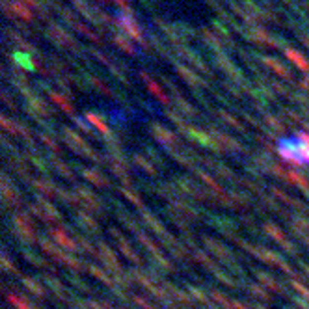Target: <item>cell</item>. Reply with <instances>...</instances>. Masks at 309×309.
<instances>
[{
    "instance_id": "1",
    "label": "cell",
    "mask_w": 309,
    "mask_h": 309,
    "mask_svg": "<svg viewBox=\"0 0 309 309\" xmlns=\"http://www.w3.org/2000/svg\"><path fill=\"white\" fill-rule=\"evenodd\" d=\"M114 23H116V25L119 26V30L125 32L129 37H133V39H136V41H142L143 39L142 30H140L138 23L131 17V13H125V11L117 13V15L114 17Z\"/></svg>"
},
{
    "instance_id": "2",
    "label": "cell",
    "mask_w": 309,
    "mask_h": 309,
    "mask_svg": "<svg viewBox=\"0 0 309 309\" xmlns=\"http://www.w3.org/2000/svg\"><path fill=\"white\" fill-rule=\"evenodd\" d=\"M58 11H60V15L64 17V21H66L67 25L73 26V28H75L76 32H80L82 35H86V37H90V39H93V41H99V37L95 35V32H93L92 28H90V26H86L84 23H80L78 19H75V17H73V13H71L69 9L58 8Z\"/></svg>"
},
{
    "instance_id": "3",
    "label": "cell",
    "mask_w": 309,
    "mask_h": 309,
    "mask_svg": "<svg viewBox=\"0 0 309 309\" xmlns=\"http://www.w3.org/2000/svg\"><path fill=\"white\" fill-rule=\"evenodd\" d=\"M50 37L54 39L56 43L60 45H64V47H69V45H73V39H71V35H67L66 30H62L58 25H54V23H49V30H47Z\"/></svg>"
},
{
    "instance_id": "4",
    "label": "cell",
    "mask_w": 309,
    "mask_h": 309,
    "mask_svg": "<svg viewBox=\"0 0 309 309\" xmlns=\"http://www.w3.org/2000/svg\"><path fill=\"white\" fill-rule=\"evenodd\" d=\"M9 9H11V13L15 17H21L23 21H32L34 19V13L32 9L25 6L23 2H19V0H9Z\"/></svg>"
},
{
    "instance_id": "5",
    "label": "cell",
    "mask_w": 309,
    "mask_h": 309,
    "mask_svg": "<svg viewBox=\"0 0 309 309\" xmlns=\"http://www.w3.org/2000/svg\"><path fill=\"white\" fill-rule=\"evenodd\" d=\"M250 37L253 39L255 43H263V45H272V47H276L277 41L276 39H272L270 35H268L265 30H261V28H251L250 30Z\"/></svg>"
},
{
    "instance_id": "6",
    "label": "cell",
    "mask_w": 309,
    "mask_h": 309,
    "mask_svg": "<svg viewBox=\"0 0 309 309\" xmlns=\"http://www.w3.org/2000/svg\"><path fill=\"white\" fill-rule=\"evenodd\" d=\"M285 54H287V58H289V60H293L294 64L300 67L302 71H309L308 60L304 58L300 52H296V50H293V49H287V50H285Z\"/></svg>"
},
{
    "instance_id": "7",
    "label": "cell",
    "mask_w": 309,
    "mask_h": 309,
    "mask_svg": "<svg viewBox=\"0 0 309 309\" xmlns=\"http://www.w3.org/2000/svg\"><path fill=\"white\" fill-rule=\"evenodd\" d=\"M265 64H267L270 69H274L277 75H283V76H289V71L285 69L283 66H279V62H276V60H272V58H265Z\"/></svg>"
},
{
    "instance_id": "8",
    "label": "cell",
    "mask_w": 309,
    "mask_h": 309,
    "mask_svg": "<svg viewBox=\"0 0 309 309\" xmlns=\"http://www.w3.org/2000/svg\"><path fill=\"white\" fill-rule=\"evenodd\" d=\"M114 43H116V45H119V47L125 50V52H134L133 45L127 41L125 37L121 35V34H114Z\"/></svg>"
},
{
    "instance_id": "9",
    "label": "cell",
    "mask_w": 309,
    "mask_h": 309,
    "mask_svg": "<svg viewBox=\"0 0 309 309\" xmlns=\"http://www.w3.org/2000/svg\"><path fill=\"white\" fill-rule=\"evenodd\" d=\"M201 32H203V37H205V39H207V41H209L210 45H214V47H220V41H218L216 37H214V32H210V30H207V28H203Z\"/></svg>"
},
{
    "instance_id": "10",
    "label": "cell",
    "mask_w": 309,
    "mask_h": 309,
    "mask_svg": "<svg viewBox=\"0 0 309 309\" xmlns=\"http://www.w3.org/2000/svg\"><path fill=\"white\" fill-rule=\"evenodd\" d=\"M19 2H23V4H25V6H28V8L39 9V11H41V4H39L37 0H19Z\"/></svg>"
},
{
    "instance_id": "11",
    "label": "cell",
    "mask_w": 309,
    "mask_h": 309,
    "mask_svg": "<svg viewBox=\"0 0 309 309\" xmlns=\"http://www.w3.org/2000/svg\"><path fill=\"white\" fill-rule=\"evenodd\" d=\"M119 8L123 9L125 13H131V6H129V0H114Z\"/></svg>"
},
{
    "instance_id": "12",
    "label": "cell",
    "mask_w": 309,
    "mask_h": 309,
    "mask_svg": "<svg viewBox=\"0 0 309 309\" xmlns=\"http://www.w3.org/2000/svg\"><path fill=\"white\" fill-rule=\"evenodd\" d=\"M300 39H302V43H304L306 47H309V34L308 32H302L300 34Z\"/></svg>"
},
{
    "instance_id": "13",
    "label": "cell",
    "mask_w": 309,
    "mask_h": 309,
    "mask_svg": "<svg viewBox=\"0 0 309 309\" xmlns=\"http://www.w3.org/2000/svg\"><path fill=\"white\" fill-rule=\"evenodd\" d=\"M97 2H104V4H106V2H108V0H97Z\"/></svg>"
}]
</instances>
